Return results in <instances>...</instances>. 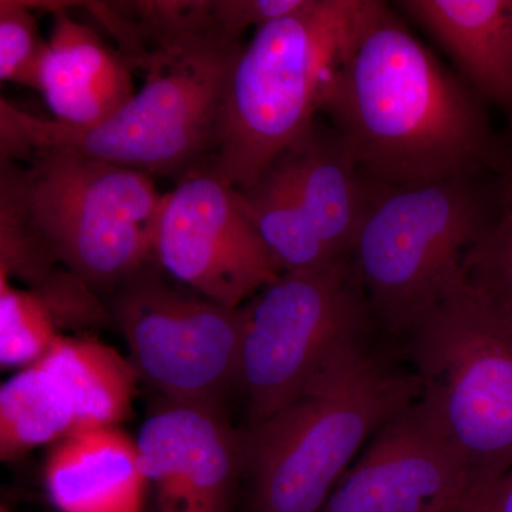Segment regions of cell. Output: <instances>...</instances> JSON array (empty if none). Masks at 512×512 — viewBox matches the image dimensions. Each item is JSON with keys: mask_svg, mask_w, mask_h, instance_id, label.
<instances>
[{"mask_svg": "<svg viewBox=\"0 0 512 512\" xmlns=\"http://www.w3.org/2000/svg\"><path fill=\"white\" fill-rule=\"evenodd\" d=\"M319 113L377 185L478 175L503 158L483 99L379 0H363Z\"/></svg>", "mask_w": 512, "mask_h": 512, "instance_id": "1", "label": "cell"}, {"mask_svg": "<svg viewBox=\"0 0 512 512\" xmlns=\"http://www.w3.org/2000/svg\"><path fill=\"white\" fill-rule=\"evenodd\" d=\"M164 195L151 175L70 154L0 161V272L62 266L101 299L154 262Z\"/></svg>", "mask_w": 512, "mask_h": 512, "instance_id": "2", "label": "cell"}, {"mask_svg": "<svg viewBox=\"0 0 512 512\" xmlns=\"http://www.w3.org/2000/svg\"><path fill=\"white\" fill-rule=\"evenodd\" d=\"M244 45L217 29L174 39L148 55L143 87L96 126L40 119L2 97L0 161L70 154L175 183L211 167L229 74Z\"/></svg>", "mask_w": 512, "mask_h": 512, "instance_id": "3", "label": "cell"}, {"mask_svg": "<svg viewBox=\"0 0 512 512\" xmlns=\"http://www.w3.org/2000/svg\"><path fill=\"white\" fill-rule=\"evenodd\" d=\"M420 393L413 372L366 340L340 353L292 403L244 434L251 512H318L363 444Z\"/></svg>", "mask_w": 512, "mask_h": 512, "instance_id": "4", "label": "cell"}, {"mask_svg": "<svg viewBox=\"0 0 512 512\" xmlns=\"http://www.w3.org/2000/svg\"><path fill=\"white\" fill-rule=\"evenodd\" d=\"M362 6L363 0H308L255 30L229 74L212 173L244 190L315 123Z\"/></svg>", "mask_w": 512, "mask_h": 512, "instance_id": "5", "label": "cell"}, {"mask_svg": "<svg viewBox=\"0 0 512 512\" xmlns=\"http://www.w3.org/2000/svg\"><path fill=\"white\" fill-rule=\"evenodd\" d=\"M476 177L373 184L350 262L387 332L407 335L466 278L468 255L494 217Z\"/></svg>", "mask_w": 512, "mask_h": 512, "instance_id": "6", "label": "cell"}, {"mask_svg": "<svg viewBox=\"0 0 512 512\" xmlns=\"http://www.w3.org/2000/svg\"><path fill=\"white\" fill-rule=\"evenodd\" d=\"M407 338L419 402L463 458L470 490L503 476L512 467L510 320L466 272Z\"/></svg>", "mask_w": 512, "mask_h": 512, "instance_id": "7", "label": "cell"}, {"mask_svg": "<svg viewBox=\"0 0 512 512\" xmlns=\"http://www.w3.org/2000/svg\"><path fill=\"white\" fill-rule=\"evenodd\" d=\"M239 380L248 429L292 403L326 366L365 342L373 319L350 258L285 272L244 305Z\"/></svg>", "mask_w": 512, "mask_h": 512, "instance_id": "8", "label": "cell"}, {"mask_svg": "<svg viewBox=\"0 0 512 512\" xmlns=\"http://www.w3.org/2000/svg\"><path fill=\"white\" fill-rule=\"evenodd\" d=\"M104 303L138 377L164 399L221 407L238 384L244 306L227 308L177 286L154 262Z\"/></svg>", "mask_w": 512, "mask_h": 512, "instance_id": "9", "label": "cell"}, {"mask_svg": "<svg viewBox=\"0 0 512 512\" xmlns=\"http://www.w3.org/2000/svg\"><path fill=\"white\" fill-rule=\"evenodd\" d=\"M154 264L177 284L227 308H241L281 275L239 191L210 167L165 192Z\"/></svg>", "mask_w": 512, "mask_h": 512, "instance_id": "10", "label": "cell"}, {"mask_svg": "<svg viewBox=\"0 0 512 512\" xmlns=\"http://www.w3.org/2000/svg\"><path fill=\"white\" fill-rule=\"evenodd\" d=\"M468 490L463 458L417 400L377 430L318 512H426Z\"/></svg>", "mask_w": 512, "mask_h": 512, "instance_id": "11", "label": "cell"}, {"mask_svg": "<svg viewBox=\"0 0 512 512\" xmlns=\"http://www.w3.org/2000/svg\"><path fill=\"white\" fill-rule=\"evenodd\" d=\"M158 512H229L245 473L244 434L221 407L164 399L136 437Z\"/></svg>", "mask_w": 512, "mask_h": 512, "instance_id": "12", "label": "cell"}, {"mask_svg": "<svg viewBox=\"0 0 512 512\" xmlns=\"http://www.w3.org/2000/svg\"><path fill=\"white\" fill-rule=\"evenodd\" d=\"M259 177L284 195L330 261L350 258L373 183L360 173L335 128L316 119Z\"/></svg>", "mask_w": 512, "mask_h": 512, "instance_id": "13", "label": "cell"}, {"mask_svg": "<svg viewBox=\"0 0 512 512\" xmlns=\"http://www.w3.org/2000/svg\"><path fill=\"white\" fill-rule=\"evenodd\" d=\"M25 2L53 15L36 84L53 120L96 126L136 94L133 72L123 57L96 30L70 15L69 2Z\"/></svg>", "mask_w": 512, "mask_h": 512, "instance_id": "14", "label": "cell"}, {"mask_svg": "<svg viewBox=\"0 0 512 512\" xmlns=\"http://www.w3.org/2000/svg\"><path fill=\"white\" fill-rule=\"evenodd\" d=\"M45 483L62 512H143L148 491L136 439L120 426L77 430L56 443Z\"/></svg>", "mask_w": 512, "mask_h": 512, "instance_id": "15", "label": "cell"}, {"mask_svg": "<svg viewBox=\"0 0 512 512\" xmlns=\"http://www.w3.org/2000/svg\"><path fill=\"white\" fill-rule=\"evenodd\" d=\"M394 5L437 40L481 99L512 116V0H402Z\"/></svg>", "mask_w": 512, "mask_h": 512, "instance_id": "16", "label": "cell"}, {"mask_svg": "<svg viewBox=\"0 0 512 512\" xmlns=\"http://www.w3.org/2000/svg\"><path fill=\"white\" fill-rule=\"evenodd\" d=\"M37 363L72 400L77 430L120 426L130 416L140 377L130 359L106 343L60 335Z\"/></svg>", "mask_w": 512, "mask_h": 512, "instance_id": "17", "label": "cell"}, {"mask_svg": "<svg viewBox=\"0 0 512 512\" xmlns=\"http://www.w3.org/2000/svg\"><path fill=\"white\" fill-rule=\"evenodd\" d=\"M79 429L70 397L35 363L0 389V457L12 461L45 444L59 443Z\"/></svg>", "mask_w": 512, "mask_h": 512, "instance_id": "18", "label": "cell"}, {"mask_svg": "<svg viewBox=\"0 0 512 512\" xmlns=\"http://www.w3.org/2000/svg\"><path fill=\"white\" fill-rule=\"evenodd\" d=\"M500 165L497 214L468 255L466 272L471 284L512 323V140Z\"/></svg>", "mask_w": 512, "mask_h": 512, "instance_id": "19", "label": "cell"}, {"mask_svg": "<svg viewBox=\"0 0 512 512\" xmlns=\"http://www.w3.org/2000/svg\"><path fill=\"white\" fill-rule=\"evenodd\" d=\"M55 319L43 303L13 285L0 272V365L29 367L39 362L59 338Z\"/></svg>", "mask_w": 512, "mask_h": 512, "instance_id": "20", "label": "cell"}, {"mask_svg": "<svg viewBox=\"0 0 512 512\" xmlns=\"http://www.w3.org/2000/svg\"><path fill=\"white\" fill-rule=\"evenodd\" d=\"M47 40L25 0H0V80L36 90Z\"/></svg>", "mask_w": 512, "mask_h": 512, "instance_id": "21", "label": "cell"}, {"mask_svg": "<svg viewBox=\"0 0 512 512\" xmlns=\"http://www.w3.org/2000/svg\"><path fill=\"white\" fill-rule=\"evenodd\" d=\"M308 0H212L215 22L229 37L242 39L247 29H259L298 12Z\"/></svg>", "mask_w": 512, "mask_h": 512, "instance_id": "22", "label": "cell"}, {"mask_svg": "<svg viewBox=\"0 0 512 512\" xmlns=\"http://www.w3.org/2000/svg\"><path fill=\"white\" fill-rule=\"evenodd\" d=\"M454 512H512V467L464 495Z\"/></svg>", "mask_w": 512, "mask_h": 512, "instance_id": "23", "label": "cell"}, {"mask_svg": "<svg viewBox=\"0 0 512 512\" xmlns=\"http://www.w3.org/2000/svg\"><path fill=\"white\" fill-rule=\"evenodd\" d=\"M457 505H440V507L431 508L426 512H454L456 511Z\"/></svg>", "mask_w": 512, "mask_h": 512, "instance_id": "24", "label": "cell"}]
</instances>
